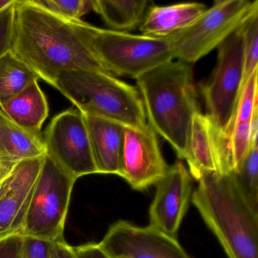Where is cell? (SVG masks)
I'll use <instances>...</instances> for the list:
<instances>
[{"label": "cell", "mask_w": 258, "mask_h": 258, "mask_svg": "<svg viewBox=\"0 0 258 258\" xmlns=\"http://www.w3.org/2000/svg\"><path fill=\"white\" fill-rule=\"evenodd\" d=\"M12 52L51 86L61 72L109 74L95 58L69 21L31 3L17 0ZM110 75V74H109Z\"/></svg>", "instance_id": "1"}, {"label": "cell", "mask_w": 258, "mask_h": 258, "mask_svg": "<svg viewBox=\"0 0 258 258\" xmlns=\"http://www.w3.org/2000/svg\"><path fill=\"white\" fill-rule=\"evenodd\" d=\"M135 80L148 124L185 159L191 120L201 112L192 64L172 60Z\"/></svg>", "instance_id": "2"}, {"label": "cell", "mask_w": 258, "mask_h": 258, "mask_svg": "<svg viewBox=\"0 0 258 258\" xmlns=\"http://www.w3.org/2000/svg\"><path fill=\"white\" fill-rule=\"evenodd\" d=\"M191 202L228 258H258V211L246 200L232 173H210Z\"/></svg>", "instance_id": "3"}, {"label": "cell", "mask_w": 258, "mask_h": 258, "mask_svg": "<svg viewBox=\"0 0 258 258\" xmlns=\"http://www.w3.org/2000/svg\"><path fill=\"white\" fill-rule=\"evenodd\" d=\"M52 87L83 114L114 120L124 126L147 123L137 87L109 74L91 71L61 72Z\"/></svg>", "instance_id": "4"}, {"label": "cell", "mask_w": 258, "mask_h": 258, "mask_svg": "<svg viewBox=\"0 0 258 258\" xmlns=\"http://www.w3.org/2000/svg\"><path fill=\"white\" fill-rule=\"evenodd\" d=\"M95 58L113 76L136 79L174 60L170 37H153L69 21Z\"/></svg>", "instance_id": "5"}, {"label": "cell", "mask_w": 258, "mask_h": 258, "mask_svg": "<svg viewBox=\"0 0 258 258\" xmlns=\"http://www.w3.org/2000/svg\"><path fill=\"white\" fill-rule=\"evenodd\" d=\"M256 14L257 0L216 1L189 26L169 36L174 59L195 64Z\"/></svg>", "instance_id": "6"}, {"label": "cell", "mask_w": 258, "mask_h": 258, "mask_svg": "<svg viewBox=\"0 0 258 258\" xmlns=\"http://www.w3.org/2000/svg\"><path fill=\"white\" fill-rule=\"evenodd\" d=\"M76 180L46 154L22 234L52 242L64 239V223Z\"/></svg>", "instance_id": "7"}, {"label": "cell", "mask_w": 258, "mask_h": 258, "mask_svg": "<svg viewBox=\"0 0 258 258\" xmlns=\"http://www.w3.org/2000/svg\"><path fill=\"white\" fill-rule=\"evenodd\" d=\"M244 25L217 47L215 68L210 78L199 86L207 115L226 137L241 93Z\"/></svg>", "instance_id": "8"}, {"label": "cell", "mask_w": 258, "mask_h": 258, "mask_svg": "<svg viewBox=\"0 0 258 258\" xmlns=\"http://www.w3.org/2000/svg\"><path fill=\"white\" fill-rule=\"evenodd\" d=\"M46 154L75 179L98 173L85 117L70 108L52 119L45 131Z\"/></svg>", "instance_id": "9"}, {"label": "cell", "mask_w": 258, "mask_h": 258, "mask_svg": "<svg viewBox=\"0 0 258 258\" xmlns=\"http://www.w3.org/2000/svg\"><path fill=\"white\" fill-rule=\"evenodd\" d=\"M170 166L166 162L158 136L148 123L124 126L119 176L137 191H144L164 178Z\"/></svg>", "instance_id": "10"}, {"label": "cell", "mask_w": 258, "mask_h": 258, "mask_svg": "<svg viewBox=\"0 0 258 258\" xmlns=\"http://www.w3.org/2000/svg\"><path fill=\"white\" fill-rule=\"evenodd\" d=\"M99 244L111 258H192L177 238L125 220L113 223Z\"/></svg>", "instance_id": "11"}, {"label": "cell", "mask_w": 258, "mask_h": 258, "mask_svg": "<svg viewBox=\"0 0 258 258\" xmlns=\"http://www.w3.org/2000/svg\"><path fill=\"white\" fill-rule=\"evenodd\" d=\"M193 178L178 160L156 183V192L149 208V226L177 238L181 223L192 196Z\"/></svg>", "instance_id": "12"}, {"label": "cell", "mask_w": 258, "mask_h": 258, "mask_svg": "<svg viewBox=\"0 0 258 258\" xmlns=\"http://www.w3.org/2000/svg\"><path fill=\"white\" fill-rule=\"evenodd\" d=\"M185 160L197 181L208 173L232 172L229 138L206 114L199 112L193 117Z\"/></svg>", "instance_id": "13"}, {"label": "cell", "mask_w": 258, "mask_h": 258, "mask_svg": "<svg viewBox=\"0 0 258 258\" xmlns=\"http://www.w3.org/2000/svg\"><path fill=\"white\" fill-rule=\"evenodd\" d=\"M43 157L19 162L0 183V238L22 233Z\"/></svg>", "instance_id": "14"}, {"label": "cell", "mask_w": 258, "mask_h": 258, "mask_svg": "<svg viewBox=\"0 0 258 258\" xmlns=\"http://www.w3.org/2000/svg\"><path fill=\"white\" fill-rule=\"evenodd\" d=\"M84 115L97 173L118 176L124 126L105 117Z\"/></svg>", "instance_id": "15"}, {"label": "cell", "mask_w": 258, "mask_h": 258, "mask_svg": "<svg viewBox=\"0 0 258 258\" xmlns=\"http://www.w3.org/2000/svg\"><path fill=\"white\" fill-rule=\"evenodd\" d=\"M46 145L41 133L28 131L10 120L0 110V160L16 166L44 156Z\"/></svg>", "instance_id": "16"}, {"label": "cell", "mask_w": 258, "mask_h": 258, "mask_svg": "<svg viewBox=\"0 0 258 258\" xmlns=\"http://www.w3.org/2000/svg\"><path fill=\"white\" fill-rule=\"evenodd\" d=\"M207 10L199 3L174 5L151 6L140 25L141 34L149 37H167L189 26Z\"/></svg>", "instance_id": "17"}, {"label": "cell", "mask_w": 258, "mask_h": 258, "mask_svg": "<svg viewBox=\"0 0 258 258\" xmlns=\"http://www.w3.org/2000/svg\"><path fill=\"white\" fill-rule=\"evenodd\" d=\"M1 111L14 123L33 132L41 133L49 115V105L38 81L0 106Z\"/></svg>", "instance_id": "18"}, {"label": "cell", "mask_w": 258, "mask_h": 258, "mask_svg": "<svg viewBox=\"0 0 258 258\" xmlns=\"http://www.w3.org/2000/svg\"><path fill=\"white\" fill-rule=\"evenodd\" d=\"M150 4L149 0H91L92 10L110 30L126 33L140 28Z\"/></svg>", "instance_id": "19"}, {"label": "cell", "mask_w": 258, "mask_h": 258, "mask_svg": "<svg viewBox=\"0 0 258 258\" xmlns=\"http://www.w3.org/2000/svg\"><path fill=\"white\" fill-rule=\"evenodd\" d=\"M40 79L13 52L0 58V106Z\"/></svg>", "instance_id": "20"}, {"label": "cell", "mask_w": 258, "mask_h": 258, "mask_svg": "<svg viewBox=\"0 0 258 258\" xmlns=\"http://www.w3.org/2000/svg\"><path fill=\"white\" fill-rule=\"evenodd\" d=\"M232 174L246 200L258 211V143L250 145L239 170Z\"/></svg>", "instance_id": "21"}, {"label": "cell", "mask_w": 258, "mask_h": 258, "mask_svg": "<svg viewBox=\"0 0 258 258\" xmlns=\"http://www.w3.org/2000/svg\"><path fill=\"white\" fill-rule=\"evenodd\" d=\"M48 13L67 21L81 20L92 10L91 0H31Z\"/></svg>", "instance_id": "22"}, {"label": "cell", "mask_w": 258, "mask_h": 258, "mask_svg": "<svg viewBox=\"0 0 258 258\" xmlns=\"http://www.w3.org/2000/svg\"><path fill=\"white\" fill-rule=\"evenodd\" d=\"M257 75L258 69L249 78L241 92L235 114L228 129L227 137L229 140L234 125L250 122L255 109L258 108Z\"/></svg>", "instance_id": "23"}, {"label": "cell", "mask_w": 258, "mask_h": 258, "mask_svg": "<svg viewBox=\"0 0 258 258\" xmlns=\"http://www.w3.org/2000/svg\"><path fill=\"white\" fill-rule=\"evenodd\" d=\"M257 69L258 14H256L250 18L244 25V72L241 92L249 78Z\"/></svg>", "instance_id": "24"}, {"label": "cell", "mask_w": 258, "mask_h": 258, "mask_svg": "<svg viewBox=\"0 0 258 258\" xmlns=\"http://www.w3.org/2000/svg\"><path fill=\"white\" fill-rule=\"evenodd\" d=\"M232 172L239 170L250 147V122L234 125L229 136Z\"/></svg>", "instance_id": "25"}, {"label": "cell", "mask_w": 258, "mask_h": 258, "mask_svg": "<svg viewBox=\"0 0 258 258\" xmlns=\"http://www.w3.org/2000/svg\"><path fill=\"white\" fill-rule=\"evenodd\" d=\"M17 0L0 10V58L13 51Z\"/></svg>", "instance_id": "26"}, {"label": "cell", "mask_w": 258, "mask_h": 258, "mask_svg": "<svg viewBox=\"0 0 258 258\" xmlns=\"http://www.w3.org/2000/svg\"><path fill=\"white\" fill-rule=\"evenodd\" d=\"M53 242L24 235L22 258H50Z\"/></svg>", "instance_id": "27"}, {"label": "cell", "mask_w": 258, "mask_h": 258, "mask_svg": "<svg viewBox=\"0 0 258 258\" xmlns=\"http://www.w3.org/2000/svg\"><path fill=\"white\" fill-rule=\"evenodd\" d=\"M23 240L22 233L0 238V258H22Z\"/></svg>", "instance_id": "28"}, {"label": "cell", "mask_w": 258, "mask_h": 258, "mask_svg": "<svg viewBox=\"0 0 258 258\" xmlns=\"http://www.w3.org/2000/svg\"><path fill=\"white\" fill-rule=\"evenodd\" d=\"M75 258H111L96 243L74 247Z\"/></svg>", "instance_id": "29"}, {"label": "cell", "mask_w": 258, "mask_h": 258, "mask_svg": "<svg viewBox=\"0 0 258 258\" xmlns=\"http://www.w3.org/2000/svg\"><path fill=\"white\" fill-rule=\"evenodd\" d=\"M50 258H75L74 247L69 245L64 239L55 241L52 245Z\"/></svg>", "instance_id": "30"}, {"label": "cell", "mask_w": 258, "mask_h": 258, "mask_svg": "<svg viewBox=\"0 0 258 258\" xmlns=\"http://www.w3.org/2000/svg\"><path fill=\"white\" fill-rule=\"evenodd\" d=\"M258 135V108L255 109L250 121V145L257 143Z\"/></svg>", "instance_id": "31"}, {"label": "cell", "mask_w": 258, "mask_h": 258, "mask_svg": "<svg viewBox=\"0 0 258 258\" xmlns=\"http://www.w3.org/2000/svg\"><path fill=\"white\" fill-rule=\"evenodd\" d=\"M15 166L7 164L0 160V183L10 174Z\"/></svg>", "instance_id": "32"}, {"label": "cell", "mask_w": 258, "mask_h": 258, "mask_svg": "<svg viewBox=\"0 0 258 258\" xmlns=\"http://www.w3.org/2000/svg\"><path fill=\"white\" fill-rule=\"evenodd\" d=\"M14 2V0H0V10L10 5Z\"/></svg>", "instance_id": "33"}]
</instances>
